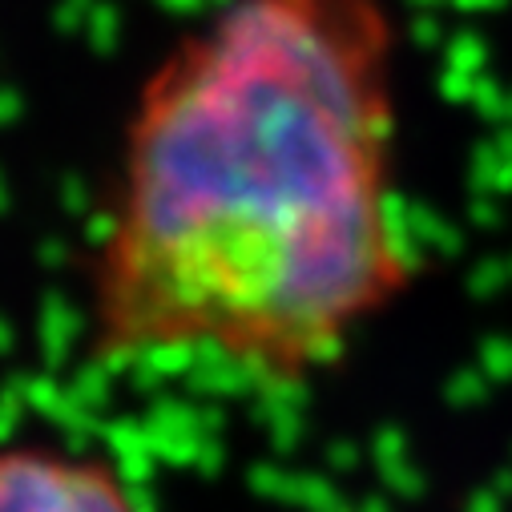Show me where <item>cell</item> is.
<instances>
[{
  "label": "cell",
  "instance_id": "1",
  "mask_svg": "<svg viewBox=\"0 0 512 512\" xmlns=\"http://www.w3.org/2000/svg\"><path fill=\"white\" fill-rule=\"evenodd\" d=\"M383 0H226L154 61L85 259V351L299 392L416 287Z\"/></svg>",
  "mask_w": 512,
  "mask_h": 512
},
{
  "label": "cell",
  "instance_id": "2",
  "mask_svg": "<svg viewBox=\"0 0 512 512\" xmlns=\"http://www.w3.org/2000/svg\"><path fill=\"white\" fill-rule=\"evenodd\" d=\"M0 512H150L138 484L97 448L0 440Z\"/></svg>",
  "mask_w": 512,
  "mask_h": 512
}]
</instances>
